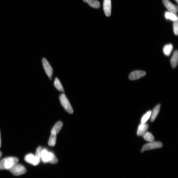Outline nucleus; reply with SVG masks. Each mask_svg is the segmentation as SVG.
Here are the masks:
<instances>
[{
  "mask_svg": "<svg viewBox=\"0 0 178 178\" xmlns=\"http://www.w3.org/2000/svg\"><path fill=\"white\" fill-rule=\"evenodd\" d=\"M177 3L178 2V0H175Z\"/></svg>",
  "mask_w": 178,
  "mask_h": 178,
  "instance_id": "27",
  "label": "nucleus"
},
{
  "mask_svg": "<svg viewBox=\"0 0 178 178\" xmlns=\"http://www.w3.org/2000/svg\"><path fill=\"white\" fill-rule=\"evenodd\" d=\"M57 141V135L51 134L48 142V145L50 146L55 145Z\"/></svg>",
  "mask_w": 178,
  "mask_h": 178,
  "instance_id": "20",
  "label": "nucleus"
},
{
  "mask_svg": "<svg viewBox=\"0 0 178 178\" xmlns=\"http://www.w3.org/2000/svg\"><path fill=\"white\" fill-rule=\"evenodd\" d=\"M54 86L59 91L64 92V90L62 84H61L60 82L59 78H56L54 81Z\"/></svg>",
  "mask_w": 178,
  "mask_h": 178,
  "instance_id": "19",
  "label": "nucleus"
},
{
  "mask_svg": "<svg viewBox=\"0 0 178 178\" xmlns=\"http://www.w3.org/2000/svg\"><path fill=\"white\" fill-rule=\"evenodd\" d=\"M142 137L144 139L150 142H154L155 139V137L149 132H146Z\"/></svg>",
  "mask_w": 178,
  "mask_h": 178,
  "instance_id": "17",
  "label": "nucleus"
},
{
  "mask_svg": "<svg viewBox=\"0 0 178 178\" xmlns=\"http://www.w3.org/2000/svg\"><path fill=\"white\" fill-rule=\"evenodd\" d=\"M42 63L44 71L48 77L51 79L53 74V69L52 67L45 58H43L42 60Z\"/></svg>",
  "mask_w": 178,
  "mask_h": 178,
  "instance_id": "7",
  "label": "nucleus"
},
{
  "mask_svg": "<svg viewBox=\"0 0 178 178\" xmlns=\"http://www.w3.org/2000/svg\"><path fill=\"white\" fill-rule=\"evenodd\" d=\"M163 4L169 12L176 14L178 12V7L170 2L169 0H163Z\"/></svg>",
  "mask_w": 178,
  "mask_h": 178,
  "instance_id": "8",
  "label": "nucleus"
},
{
  "mask_svg": "<svg viewBox=\"0 0 178 178\" xmlns=\"http://www.w3.org/2000/svg\"><path fill=\"white\" fill-rule=\"evenodd\" d=\"M173 49V47L172 44H167L164 47L163 53L166 56H169L172 53Z\"/></svg>",
  "mask_w": 178,
  "mask_h": 178,
  "instance_id": "16",
  "label": "nucleus"
},
{
  "mask_svg": "<svg viewBox=\"0 0 178 178\" xmlns=\"http://www.w3.org/2000/svg\"><path fill=\"white\" fill-rule=\"evenodd\" d=\"M149 127L148 124H141L139 125L137 131V135L139 136L142 137L144 135L146 132Z\"/></svg>",
  "mask_w": 178,
  "mask_h": 178,
  "instance_id": "10",
  "label": "nucleus"
},
{
  "mask_svg": "<svg viewBox=\"0 0 178 178\" xmlns=\"http://www.w3.org/2000/svg\"><path fill=\"white\" fill-rule=\"evenodd\" d=\"M165 17L167 19H169L173 21L178 20V17L176 14L167 12L165 14Z\"/></svg>",
  "mask_w": 178,
  "mask_h": 178,
  "instance_id": "18",
  "label": "nucleus"
},
{
  "mask_svg": "<svg viewBox=\"0 0 178 178\" xmlns=\"http://www.w3.org/2000/svg\"><path fill=\"white\" fill-rule=\"evenodd\" d=\"M83 1L92 8H98L100 7V3L97 0H83Z\"/></svg>",
  "mask_w": 178,
  "mask_h": 178,
  "instance_id": "15",
  "label": "nucleus"
},
{
  "mask_svg": "<svg viewBox=\"0 0 178 178\" xmlns=\"http://www.w3.org/2000/svg\"><path fill=\"white\" fill-rule=\"evenodd\" d=\"M2 155V153L1 151H0V159H1Z\"/></svg>",
  "mask_w": 178,
  "mask_h": 178,
  "instance_id": "26",
  "label": "nucleus"
},
{
  "mask_svg": "<svg viewBox=\"0 0 178 178\" xmlns=\"http://www.w3.org/2000/svg\"><path fill=\"white\" fill-rule=\"evenodd\" d=\"M63 126L62 122L60 121H58L53 127L51 131V134L57 135L60 132Z\"/></svg>",
  "mask_w": 178,
  "mask_h": 178,
  "instance_id": "12",
  "label": "nucleus"
},
{
  "mask_svg": "<svg viewBox=\"0 0 178 178\" xmlns=\"http://www.w3.org/2000/svg\"><path fill=\"white\" fill-rule=\"evenodd\" d=\"M19 162V159L15 157H6L0 161V170H10Z\"/></svg>",
  "mask_w": 178,
  "mask_h": 178,
  "instance_id": "1",
  "label": "nucleus"
},
{
  "mask_svg": "<svg viewBox=\"0 0 178 178\" xmlns=\"http://www.w3.org/2000/svg\"><path fill=\"white\" fill-rule=\"evenodd\" d=\"M10 171L13 175L16 176L22 175L26 172L25 167L21 164L18 163L14 166Z\"/></svg>",
  "mask_w": 178,
  "mask_h": 178,
  "instance_id": "2",
  "label": "nucleus"
},
{
  "mask_svg": "<svg viewBox=\"0 0 178 178\" xmlns=\"http://www.w3.org/2000/svg\"><path fill=\"white\" fill-rule=\"evenodd\" d=\"M50 158V152L46 149H42L41 155V159L44 163L49 162Z\"/></svg>",
  "mask_w": 178,
  "mask_h": 178,
  "instance_id": "11",
  "label": "nucleus"
},
{
  "mask_svg": "<svg viewBox=\"0 0 178 178\" xmlns=\"http://www.w3.org/2000/svg\"><path fill=\"white\" fill-rule=\"evenodd\" d=\"M2 146V141H1V132H0V148Z\"/></svg>",
  "mask_w": 178,
  "mask_h": 178,
  "instance_id": "25",
  "label": "nucleus"
},
{
  "mask_svg": "<svg viewBox=\"0 0 178 178\" xmlns=\"http://www.w3.org/2000/svg\"><path fill=\"white\" fill-rule=\"evenodd\" d=\"M146 75V72L141 70H136L133 71L129 76V79L131 81H134L139 79Z\"/></svg>",
  "mask_w": 178,
  "mask_h": 178,
  "instance_id": "6",
  "label": "nucleus"
},
{
  "mask_svg": "<svg viewBox=\"0 0 178 178\" xmlns=\"http://www.w3.org/2000/svg\"><path fill=\"white\" fill-rule=\"evenodd\" d=\"M178 62V53L177 50L174 51L173 56L170 60V63L172 68H176Z\"/></svg>",
  "mask_w": 178,
  "mask_h": 178,
  "instance_id": "13",
  "label": "nucleus"
},
{
  "mask_svg": "<svg viewBox=\"0 0 178 178\" xmlns=\"http://www.w3.org/2000/svg\"><path fill=\"white\" fill-rule=\"evenodd\" d=\"M50 158L49 162L53 164L57 163L58 162V160L57 157L52 152H50Z\"/></svg>",
  "mask_w": 178,
  "mask_h": 178,
  "instance_id": "22",
  "label": "nucleus"
},
{
  "mask_svg": "<svg viewBox=\"0 0 178 178\" xmlns=\"http://www.w3.org/2000/svg\"><path fill=\"white\" fill-rule=\"evenodd\" d=\"M173 32L176 35L178 34V20L173 21Z\"/></svg>",
  "mask_w": 178,
  "mask_h": 178,
  "instance_id": "23",
  "label": "nucleus"
},
{
  "mask_svg": "<svg viewBox=\"0 0 178 178\" xmlns=\"http://www.w3.org/2000/svg\"><path fill=\"white\" fill-rule=\"evenodd\" d=\"M152 112L151 111H149L143 115L141 120L142 124H145L148 121L150 116H151Z\"/></svg>",
  "mask_w": 178,
  "mask_h": 178,
  "instance_id": "21",
  "label": "nucleus"
},
{
  "mask_svg": "<svg viewBox=\"0 0 178 178\" xmlns=\"http://www.w3.org/2000/svg\"><path fill=\"white\" fill-rule=\"evenodd\" d=\"M163 146V144L159 142H150L144 145L141 150V152H143L146 150L159 149L162 148Z\"/></svg>",
  "mask_w": 178,
  "mask_h": 178,
  "instance_id": "4",
  "label": "nucleus"
},
{
  "mask_svg": "<svg viewBox=\"0 0 178 178\" xmlns=\"http://www.w3.org/2000/svg\"><path fill=\"white\" fill-rule=\"evenodd\" d=\"M42 147L41 146H39L36 149L35 155V156L39 157V158H41V152L42 151Z\"/></svg>",
  "mask_w": 178,
  "mask_h": 178,
  "instance_id": "24",
  "label": "nucleus"
},
{
  "mask_svg": "<svg viewBox=\"0 0 178 178\" xmlns=\"http://www.w3.org/2000/svg\"><path fill=\"white\" fill-rule=\"evenodd\" d=\"M161 105L159 104L157 105L153 109L151 114V118L150 121L151 122H153L156 118L157 115L159 114L160 109Z\"/></svg>",
  "mask_w": 178,
  "mask_h": 178,
  "instance_id": "14",
  "label": "nucleus"
},
{
  "mask_svg": "<svg viewBox=\"0 0 178 178\" xmlns=\"http://www.w3.org/2000/svg\"><path fill=\"white\" fill-rule=\"evenodd\" d=\"M60 99L61 105L66 111L69 114H73V108L66 95L64 94H61L60 96Z\"/></svg>",
  "mask_w": 178,
  "mask_h": 178,
  "instance_id": "3",
  "label": "nucleus"
},
{
  "mask_svg": "<svg viewBox=\"0 0 178 178\" xmlns=\"http://www.w3.org/2000/svg\"><path fill=\"white\" fill-rule=\"evenodd\" d=\"M103 7L106 15L107 17L110 16L112 11L111 0H104Z\"/></svg>",
  "mask_w": 178,
  "mask_h": 178,
  "instance_id": "9",
  "label": "nucleus"
},
{
  "mask_svg": "<svg viewBox=\"0 0 178 178\" xmlns=\"http://www.w3.org/2000/svg\"><path fill=\"white\" fill-rule=\"evenodd\" d=\"M25 159L27 163L34 166H37L39 164L41 158L32 153H29L25 156Z\"/></svg>",
  "mask_w": 178,
  "mask_h": 178,
  "instance_id": "5",
  "label": "nucleus"
}]
</instances>
